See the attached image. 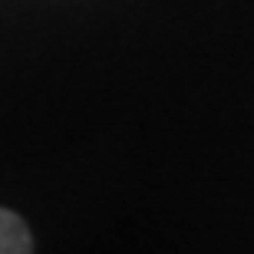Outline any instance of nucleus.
Here are the masks:
<instances>
[{"label":"nucleus","mask_w":254,"mask_h":254,"mask_svg":"<svg viewBox=\"0 0 254 254\" xmlns=\"http://www.w3.org/2000/svg\"><path fill=\"white\" fill-rule=\"evenodd\" d=\"M33 248L27 225L20 221V215L0 208V254H23Z\"/></svg>","instance_id":"f257e3e1"}]
</instances>
